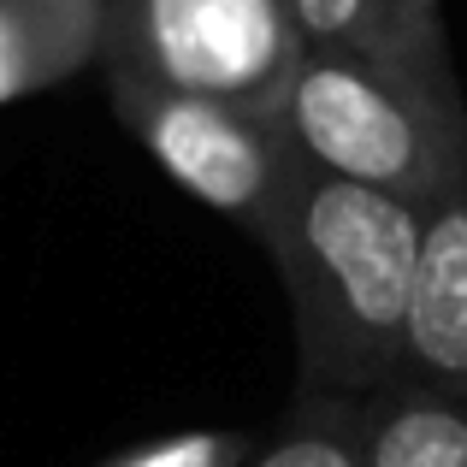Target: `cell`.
<instances>
[{"mask_svg": "<svg viewBox=\"0 0 467 467\" xmlns=\"http://www.w3.org/2000/svg\"><path fill=\"white\" fill-rule=\"evenodd\" d=\"M261 249L273 254L290 296L302 390L367 402L373 390L397 385L420 207L331 178L296 154Z\"/></svg>", "mask_w": 467, "mask_h": 467, "instance_id": "6da1fadb", "label": "cell"}, {"mask_svg": "<svg viewBox=\"0 0 467 467\" xmlns=\"http://www.w3.org/2000/svg\"><path fill=\"white\" fill-rule=\"evenodd\" d=\"M278 130L308 166L420 207L467 160V101L456 66H379L308 47L278 107Z\"/></svg>", "mask_w": 467, "mask_h": 467, "instance_id": "7a4b0ae2", "label": "cell"}, {"mask_svg": "<svg viewBox=\"0 0 467 467\" xmlns=\"http://www.w3.org/2000/svg\"><path fill=\"white\" fill-rule=\"evenodd\" d=\"M302 42L290 0H107L101 66L278 119Z\"/></svg>", "mask_w": 467, "mask_h": 467, "instance_id": "3957f363", "label": "cell"}, {"mask_svg": "<svg viewBox=\"0 0 467 467\" xmlns=\"http://www.w3.org/2000/svg\"><path fill=\"white\" fill-rule=\"evenodd\" d=\"M101 83L119 125L142 142V154L183 195L266 237L278 202H285L290 166H296V149L285 142L278 119L166 89V83H149L125 66H101Z\"/></svg>", "mask_w": 467, "mask_h": 467, "instance_id": "277c9868", "label": "cell"}, {"mask_svg": "<svg viewBox=\"0 0 467 467\" xmlns=\"http://www.w3.org/2000/svg\"><path fill=\"white\" fill-rule=\"evenodd\" d=\"M402 385L467 402V160L432 202H420Z\"/></svg>", "mask_w": 467, "mask_h": 467, "instance_id": "5b68a950", "label": "cell"}, {"mask_svg": "<svg viewBox=\"0 0 467 467\" xmlns=\"http://www.w3.org/2000/svg\"><path fill=\"white\" fill-rule=\"evenodd\" d=\"M107 0H0V107L101 66Z\"/></svg>", "mask_w": 467, "mask_h": 467, "instance_id": "8992f818", "label": "cell"}, {"mask_svg": "<svg viewBox=\"0 0 467 467\" xmlns=\"http://www.w3.org/2000/svg\"><path fill=\"white\" fill-rule=\"evenodd\" d=\"M302 42L361 54L379 66H456L438 0H290Z\"/></svg>", "mask_w": 467, "mask_h": 467, "instance_id": "52a82bcc", "label": "cell"}, {"mask_svg": "<svg viewBox=\"0 0 467 467\" xmlns=\"http://www.w3.org/2000/svg\"><path fill=\"white\" fill-rule=\"evenodd\" d=\"M361 467H467V402L385 385L361 402Z\"/></svg>", "mask_w": 467, "mask_h": 467, "instance_id": "ba28073f", "label": "cell"}, {"mask_svg": "<svg viewBox=\"0 0 467 467\" xmlns=\"http://www.w3.org/2000/svg\"><path fill=\"white\" fill-rule=\"evenodd\" d=\"M249 467H361V402L302 390L278 438Z\"/></svg>", "mask_w": 467, "mask_h": 467, "instance_id": "9c48e42d", "label": "cell"}, {"mask_svg": "<svg viewBox=\"0 0 467 467\" xmlns=\"http://www.w3.org/2000/svg\"><path fill=\"white\" fill-rule=\"evenodd\" d=\"M254 444L249 432H225V426H190V432H166L154 444H137L125 456L101 467H249Z\"/></svg>", "mask_w": 467, "mask_h": 467, "instance_id": "30bf717a", "label": "cell"}]
</instances>
